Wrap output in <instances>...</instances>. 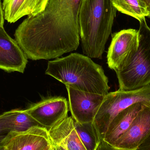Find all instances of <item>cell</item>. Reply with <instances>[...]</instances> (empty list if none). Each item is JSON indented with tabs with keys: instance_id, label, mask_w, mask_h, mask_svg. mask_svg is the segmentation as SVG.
I'll use <instances>...</instances> for the list:
<instances>
[{
	"instance_id": "cell-6",
	"label": "cell",
	"mask_w": 150,
	"mask_h": 150,
	"mask_svg": "<svg viewBox=\"0 0 150 150\" xmlns=\"http://www.w3.org/2000/svg\"><path fill=\"white\" fill-rule=\"evenodd\" d=\"M139 45L138 30H122L112 35L108 48L107 64L115 71L125 66L136 53Z\"/></svg>"
},
{
	"instance_id": "cell-7",
	"label": "cell",
	"mask_w": 150,
	"mask_h": 150,
	"mask_svg": "<svg viewBox=\"0 0 150 150\" xmlns=\"http://www.w3.org/2000/svg\"><path fill=\"white\" fill-rule=\"evenodd\" d=\"M68 102L62 97H49L31 105L25 111L47 130L67 117Z\"/></svg>"
},
{
	"instance_id": "cell-21",
	"label": "cell",
	"mask_w": 150,
	"mask_h": 150,
	"mask_svg": "<svg viewBox=\"0 0 150 150\" xmlns=\"http://www.w3.org/2000/svg\"><path fill=\"white\" fill-rule=\"evenodd\" d=\"M4 13L3 9L2 4L1 0H0V27H4Z\"/></svg>"
},
{
	"instance_id": "cell-14",
	"label": "cell",
	"mask_w": 150,
	"mask_h": 150,
	"mask_svg": "<svg viewBox=\"0 0 150 150\" xmlns=\"http://www.w3.org/2000/svg\"><path fill=\"white\" fill-rule=\"evenodd\" d=\"M144 104L146 103H135L120 112L110 123L102 140L114 145L130 127Z\"/></svg>"
},
{
	"instance_id": "cell-9",
	"label": "cell",
	"mask_w": 150,
	"mask_h": 150,
	"mask_svg": "<svg viewBox=\"0 0 150 150\" xmlns=\"http://www.w3.org/2000/svg\"><path fill=\"white\" fill-rule=\"evenodd\" d=\"M7 150H45L52 147L48 130L35 127L23 132H11L3 141Z\"/></svg>"
},
{
	"instance_id": "cell-20",
	"label": "cell",
	"mask_w": 150,
	"mask_h": 150,
	"mask_svg": "<svg viewBox=\"0 0 150 150\" xmlns=\"http://www.w3.org/2000/svg\"><path fill=\"white\" fill-rule=\"evenodd\" d=\"M136 150H150V136Z\"/></svg>"
},
{
	"instance_id": "cell-12",
	"label": "cell",
	"mask_w": 150,
	"mask_h": 150,
	"mask_svg": "<svg viewBox=\"0 0 150 150\" xmlns=\"http://www.w3.org/2000/svg\"><path fill=\"white\" fill-rule=\"evenodd\" d=\"M48 132L52 144L62 145L66 150H86L77 133L72 116L60 121Z\"/></svg>"
},
{
	"instance_id": "cell-5",
	"label": "cell",
	"mask_w": 150,
	"mask_h": 150,
	"mask_svg": "<svg viewBox=\"0 0 150 150\" xmlns=\"http://www.w3.org/2000/svg\"><path fill=\"white\" fill-rule=\"evenodd\" d=\"M138 102L150 104V85L130 91L119 89L105 95L93 122L100 140L103 139L110 123L120 112Z\"/></svg>"
},
{
	"instance_id": "cell-16",
	"label": "cell",
	"mask_w": 150,
	"mask_h": 150,
	"mask_svg": "<svg viewBox=\"0 0 150 150\" xmlns=\"http://www.w3.org/2000/svg\"><path fill=\"white\" fill-rule=\"evenodd\" d=\"M118 11L130 16L139 22L149 16L148 6L142 0H112Z\"/></svg>"
},
{
	"instance_id": "cell-1",
	"label": "cell",
	"mask_w": 150,
	"mask_h": 150,
	"mask_svg": "<svg viewBox=\"0 0 150 150\" xmlns=\"http://www.w3.org/2000/svg\"><path fill=\"white\" fill-rule=\"evenodd\" d=\"M82 1L49 0L43 11L19 25L14 36L28 59H55L77 49Z\"/></svg>"
},
{
	"instance_id": "cell-27",
	"label": "cell",
	"mask_w": 150,
	"mask_h": 150,
	"mask_svg": "<svg viewBox=\"0 0 150 150\" xmlns=\"http://www.w3.org/2000/svg\"></svg>"
},
{
	"instance_id": "cell-8",
	"label": "cell",
	"mask_w": 150,
	"mask_h": 150,
	"mask_svg": "<svg viewBox=\"0 0 150 150\" xmlns=\"http://www.w3.org/2000/svg\"><path fill=\"white\" fill-rule=\"evenodd\" d=\"M69 109L75 121L79 123L93 122L105 95L86 92L67 86Z\"/></svg>"
},
{
	"instance_id": "cell-23",
	"label": "cell",
	"mask_w": 150,
	"mask_h": 150,
	"mask_svg": "<svg viewBox=\"0 0 150 150\" xmlns=\"http://www.w3.org/2000/svg\"><path fill=\"white\" fill-rule=\"evenodd\" d=\"M146 4H147V6H149L150 3V0H142Z\"/></svg>"
},
{
	"instance_id": "cell-26",
	"label": "cell",
	"mask_w": 150,
	"mask_h": 150,
	"mask_svg": "<svg viewBox=\"0 0 150 150\" xmlns=\"http://www.w3.org/2000/svg\"><path fill=\"white\" fill-rule=\"evenodd\" d=\"M52 147H50V148H48V149H47L45 150H52Z\"/></svg>"
},
{
	"instance_id": "cell-17",
	"label": "cell",
	"mask_w": 150,
	"mask_h": 150,
	"mask_svg": "<svg viewBox=\"0 0 150 150\" xmlns=\"http://www.w3.org/2000/svg\"><path fill=\"white\" fill-rule=\"evenodd\" d=\"M75 127L86 150H97L101 140L93 122L81 124L75 121Z\"/></svg>"
},
{
	"instance_id": "cell-19",
	"label": "cell",
	"mask_w": 150,
	"mask_h": 150,
	"mask_svg": "<svg viewBox=\"0 0 150 150\" xmlns=\"http://www.w3.org/2000/svg\"><path fill=\"white\" fill-rule=\"evenodd\" d=\"M97 150H126L121 149L115 147L105 142L103 140H101L99 144Z\"/></svg>"
},
{
	"instance_id": "cell-18",
	"label": "cell",
	"mask_w": 150,
	"mask_h": 150,
	"mask_svg": "<svg viewBox=\"0 0 150 150\" xmlns=\"http://www.w3.org/2000/svg\"><path fill=\"white\" fill-rule=\"evenodd\" d=\"M5 129L3 123V113L0 115V148L3 147V141L8 134Z\"/></svg>"
},
{
	"instance_id": "cell-4",
	"label": "cell",
	"mask_w": 150,
	"mask_h": 150,
	"mask_svg": "<svg viewBox=\"0 0 150 150\" xmlns=\"http://www.w3.org/2000/svg\"><path fill=\"white\" fill-rule=\"evenodd\" d=\"M140 24L136 53L125 66L115 71L120 90H136L150 85V28L145 18Z\"/></svg>"
},
{
	"instance_id": "cell-11",
	"label": "cell",
	"mask_w": 150,
	"mask_h": 150,
	"mask_svg": "<svg viewBox=\"0 0 150 150\" xmlns=\"http://www.w3.org/2000/svg\"><path fill=\"white\" fill-rule=\"evenodd\" d=\"M27 63L28 58L16 40L0 27V69L23 74Z\"/></svg>"
},
{
	"instance_id": "cell-2",
	"label": "cell",
	"mask_w": 150,
	"mask_h": 150,
	"mask_svg": "<svg viewBox=\"0 0 150 150\" xmlns=\"http://www.w3.org/2000/svg\"><path fill=\"white\" fill-rule=\"evenodd\" d=\"M45 74L82 91L105 95L110 89L102 67L77 53L48 62Z\"/></svg>"
},
{
	"instance_id": "cell-15",
	"label": "cell",
	"mask_w": 150,
	"mask_h": 150,
	"mask_svg": "<svg viewBox=\"0 0 150 150\" xmlns=\"http://www.w3.org/2000/svg\"><path fill=\"white\" fill-rule=\"evenodd\" d=\"M3 115L4 129L8 133L23 132L33 127H42L25 109H13L3 113Z\"/></svg>"
},
{
	"instance_id": "cell-13",
	"label": "cell",
	"mask_w": 150,
	"mask_h": 150,
	"mask_svg": "<svg viewBox=\"0 0 150 150\" xmlns=\"http://www.w3.org/2000/svg\"><path fill=\"white\" fill-rule=\"evenodd\" d=\"M49 0H3L4 18L8 23H16L25 16H35L43 11Z\"/></svg>"
},
{
	"instance_id": "cell-22",
	"label": "cell",
	"mask_w": 150,
	"mask_h": 150,
	"mask_svg": "<svg viewBox=\"0 0 150 150\" xmlns=\"http://www.w3.org/2000/svg\"><path fill=\"white\" fill-rule=\"evenodd\" d=\"M52 150H66V149L61 145L52 144Z\"/></svg>"
},
{
	"instance_id": "cell-10",
	"label": "cell",
	"mask_w": 150,
	"mask_h": 150,
	"mask_svg": "<svg viewBox=\"0 0 150 150\" xmlns=\"http://www.w3.org/2000/svg\"><path fill=\"white\" fill-rule=\"evenodd\" d=\"M150 136V104H144L127 131L112 146L136 150Z\"/></svg>"
},
{
	"instance_id": "cell-25",
	"label": "cell",
	"mask_w": 150,
	"mask_h": 150,
	"mask_svg": "<svg viewBox=\"0 0 150 150\" xmlns=\"http://www.w3.org/2000/svg\"><path fill=\"white\" fill-rule=\"evenodd\" d=\"M0 150H7L4 147H2V148H0Z\"/></svg>"
},
{
	"instance_id": "cell-24",
	"label": "cell",
	"mask_w": 150,
	"mask_h": 150,
	"mask_svg": "<svg viewBox=\"0 0 150 150\" xmlns=\"http://www.w3.org/2000/svg\"><path fill=\"white\" fill-rule=\"evenodd\" d=\"M148 9L149 13V16H148V17H149L150 18V3L149 4V6H148Z\"/></svg>"
},
{
	"instance_id": "cell-3",
	"label": "cell",
	"mask_w": 150,
	"mask_h": 150,
	"mask_svg": "<svg viewBox=\"0 0 150 150\" xmlns=\"http://www.w3.org/2000/svg\"><path fill=\"white\" fill-rule=\"evenodd\" d=\"M117 11L112 0H82L79 34L83 53L87 57L102 59Z\"/></svg>"
}]
</instances>
